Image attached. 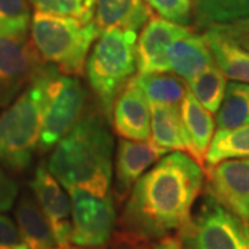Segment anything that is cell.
I'll use <instances>...</instances> for the list:
<instances>
[{"label": "cell", "mask_w": 249, "mask_h": 249, "mask_svg": "<svg viewBox=\"0 0 249 249\" xmlns=\"http://www.w3.org/2000/svg\"><path fill=\"white\" fill-rule=\"evenodd\" d=\"M205 183V169L190 154L162 157L134 184L121 216L116 238L157 244L188 220Z\"/></svg>", "instance_id": "6da1fadb"}, {"label": "cell", "mask_w": 249, "mask_h": 249, "mask_svg": "<svg viewBox=\"0 0 249 249\" xmlns=\"http://www.w3.org/2000/svg\"><path fill=\"white\" fill-rule=\"evenodd\" d=\"M114 139L96 112L83 114L52 152L47 168L65 190L83 188L108 196L112 181Z\"/></svg>", "instance_id": "7a4b0ae2"}, {"label": "cell", "mask_w": 249, "mask_h": 249, "mask_svg": "<svg viewBox=\"0 0 249 249\" xmlns=\"http://www.w3.org/2000/svg\"><path fill=\"white\" fill-rule=\"evenodd\" d=\"M101 31L96 21L82 22L35 11L31 22V42L40 61L70 76H82L91 46Z\"/></svg>", "instance_id": "3957f363"}, {"label": "cell", "mask_w": 249, "mask_h": 249, "mask_svg": "<svg viewBox=\"0 0 249 249\" xmlns=\"http://www.w3.org/2000/svg\"><path fill=\"white\" fill-rule=\"evenodd\" d=\"M137 37L133 31L108 28L101 31L90 50L86 64L89 86L108 119L116 97L136 75Z\"/></svg>", "instance_id": "277c9868"}, {"label": "cell", "mask_w": 249, "mask_h": 249, "mask_svg": "<svg viewBox=\"0 0 249 249\" xmlns=\"http://www.w3.org/2000/svg\"><path fill=\"white\" fill-rule=\"evenodd\" d=\"M43 70L45 67L0 115V163L16 173L28 169L39 150L45 103Z\"/></svg>", "instance_id": "5b68a950"}, {"label": "cell", "mask_w": 249, "mask_h": 249, "mask_svg": "<svg viewBox=\"0 0 249 249\" xmlns=\"http://www.w3.org/2000/svg\"><path fill=\"white\" fill-rule=\"evenodd\" d=\"M181 249H249V223L205 190L199 209L178 231Z\"/></svg>", "instance_id": "8992f818"}, {"label": "cell", "mask_w": 249, "mask_h": 249, "mask_svg": "<svg viewBox=\"0 0 249 249\" xmlns=\"http://www.w3.org/2000/svg\"><path fill=\"white\" fill-rule=\"evenodd\" d=\"M45 103L39 150L49 151L57 145L85 114L86 90L76 76L64 75L45 65Z\"/></svg>", "instance_id": "52a82bcc"}, {"label": "cell", "mask_w": 249, "mask_h": 249, "mask_svg": "<svg viewBox=\"0 0 249 249\" xmlns=\"http://www.w3.org/2000/svg\"><path fill=\"white\" fill-rule=\"evenodd\" d=\"M72 206L71 244L104 248L116 224V211L111 194L96 196L83 188L67 190Z\"/></svg>", "instance_id": "ba28073f"}, {"label": "cell", "mask_w": 249, "mask_h": 249, "mask_svg": "<svg viewBox=\"0 0 249 249\" xmlns=\"http://www.w3.org/2000/svg\"><path fill=\"white\" fill-rule=\"evenodd\" d=\"M43 67L28 36H0V108L10 106Z\"/></svg>", "instance_id": "9c48e42d"}, {"label": "cell", "mask_w": 249, "mask_h": 249, "mask_svg": "<svg viewBox=\"0 0 249 249\" xmlns=\"http://www.w3.org/2000/svg\"><path fill=\"white\" fill-rule=\"evenodd\" d=\"M31 190L50 223L57 245L71 244L72 206L68 191L50 173L45 163H39L31 181Z\"/></svg>", "instance_id": "30bf717a"}, {"label": "cell", "mask_w": 249, "mask_h": 249, "mask_svg": "<svg viewBox=\"0 0 249 249\" xmlns=\"http://www.w3.org/2000/svg\"><path fill=\"white\" fill-rule=\"evenodd\" d=\"M206 190L249 223V157L222 160L206 168Z\"/></svg>", "instance_id": "8fae6325"}, {"label": "cell", "mask_w": 249, "mask_h": 249, "mask_svg": "<svg viewBox=\"0 0 249 249\" xmlns=\"http://www.w3.org/2000/svg\"><path fill=\"white\" fill-rule=\"evenodd\" d=\"M193 29L165 18L152 16L137 37V71L139 73L170 72L168 50L172 43L190 34Z\"/></svg>", "instance_id": "7c38bea8"}, {"label": "cell", "mask_w": 249, "mask_h": 249, "mask_svg": "<svg viewBox=\"0 0 249 249\" xmlns=\"http://www.w3.org/2000/svg\"><path fill=\"white\" fill-rule=\"evenodd\" d=\"M166 152L150 140H119L115 158V196L118 201L129 196L139 178Z\"/></svg>", "instance_id": "4fadbf2b"}, {"label": "cell", "mask_w": 249, "mask_h": 249, "mask_svg": "<svg viewBox=\"0 0 249 249\" xmlns=\"http://www.w3.org/2000/svg\"><path fill=\"white\" fill-rule=\"evenodd\" d=\"M112 126L115 133L126 140L148 142L151 137V106L133 80L116 97Z\"/></svg>", "instance_id": "5bb4252c"}, {"label": "cell", "mask_w": 249, "mask_h": 249, "mask_svg": "<svg viewBox=\"0 0 249 249\" xmlns=\"http://www.w3.org/2000/svg\"><path fill=\"white\" fill-rule=\"evenodd\" d=\"M168 61L170 71L187 83L198 78L214 64L205 35L196 34L194 31L170 45Z\"/></svg>", "instance_id": "9a60e30c"}, {"label": "cell", "mask_w": 249, "mask_h": 249, "mask_svg": "<svg viewBox=\"0 0 249 249\" xmlns=\"http://www.w3.org/2000/svg\"><path fill=\"white\" fill-rule=\"evenodd\" d=\"M152 16L145 0H96L94 21L100 31L118 28L139 32Z\"/></svg>", "instance_id": "2e32d148"}, {"label": "cell", "mask_w": 249, "mask_h": 249, "mask_svg": "<svg viewBox=\"0 0 249 249\" xmlns=\"http://www.w3.org/2000/svg\"><path fill=\"white\" fill-rule=\"evenodd\" d=\"M18 231L28 249H52L57 245L50 223L34 194L25 191L16 206Z\"/></svg>", "instance_id": "e0dca14e"}, {"label": "cell", "mask_w": 249, "mask_h": 249, "mask_svg": "<svg viewBox=\"0 0 249 249\" xmlns=\"http://www.w3.org/2000/svg\"><path fill=\"white\" fill-rule=\"evenodd\" d=\"M180 114L191 142L190 155L205 169V157L214 134L213 116L190 90L180 104Z\"/></svg>", "instance_id": "ac0fdd59"}, {"label": "cell", "mask_w": 249, "mask_h": 249, "mask_svg": "<svg viewBox=\"0 0 249 249\" xmlns=\"http://www.w3.org/2000/svg\"><path fill=\"white\" fill-rule=\"evenodd\" d=\"M151 106V142L166 151L191 152V142L180 114V106Z\"/></svg>", "instance_id": "d6986e66"}, {"label": "cell", "mask_w": 249, "mask_h": 249, "mask_svg": "<svg viewBox=\"0 0 249 249\" xmlns=\"http://www.w3.org/2000/svg\"><path fill=\"white\" fill-rule=\"evenodd\" d=\"M214 64L223 75L232 82L249 85V53L237 45L232 39L214 29L204 32Z\"/></svg>", "instance_id": "ffe728a7"}, {"label": "cell", "mask_w": 249, "mask_h": 249, "mask_svg": "<svg viewBox=\"0 0 249 249\" xmlns=\"http://www.w3.org/2000/svg\"><path fill=\"white\" fill-rule=\"evenodd\" d=\"M132 80L142 90L150 104L180 106L188 93V85L184 79L169 72L137 73Z\"/></svg>", "instance_id": "44dd1931"}, {"label": "cell", "mask_w": 249, "mask_h": 249, "mask_svg": "<svg viewBox=\"0 0 249 249\" xmlns=\"http://www.w3.org/2000/svg\"><path fill=\"white\" fill-rule=\"evenodd\" d=\"M194 25L208 29L249 17V0H193Z\"/></svg>", "instance_id": "7402d4cb"}, {"label": "cell", "mask_w": 249, "mask_h": 249, "mask_svg": "<svg viewBox=\"0 0 249 249\" xmlns=\"http://www.w3.org/2000/svg\"><path fill=\"white\" fill-rule=\"evenodd\" d=\"M249 157V124L235 129H217L205 157V169L227 160Z\"/></svg>", "instance_id": "603a6c76"}, {"label": "cell", "mask_w": 249, "mask_h": 249, "mask_svg": "<svg viewBox=\"0 0 249 249\" xmlns=\"http://www.w3.org/2000/svg\"><path fill=\"white\" fill-rule=\"evenodd\" d=\"M217 129H235L249 124V85L227 83L222 106L216 112Z\"/></svg>", "instance_id": "cb8c5ba5"}, {"label": "cell", "mask_w": 249, "mask_h": 249, "mask_svg": "<svg viewBox=\"0 0 249 249\" xmlns=\"http://www.w3.org/2000/svg\"><path fill=\"white\" fill-rule=\"evenodd\" d=\"M188 90L211 114H216L222 106L223 97L227 88V78L219 67L213 64L198 78L190 80Z\"/></svg>", "instance_id": "d4e9b609"}, {"label": "cell", "mask_w": 249, "mask_h": 249, "mask_svg": "<svg viewBox=\"0 0 249 249\" xmlns=\"http://www.w3.org/2000/svg\"><path fill=\"white\" fill-rule=\"evenodd\" d=\"M29 0H0V36L27 37L32 14Z\"/></svg>", "instance_id": "484cf974"}, {"label": "cell", "mask_w": 249, "mask_h": 249, "mask_svg": "<svg viewBox=\"0 0 249 249\" xmlns=\"http://www.w3.org/2000/svg\"><path fill=\"white\" fill-rule=\"evenodd\" d=\"M35 11L70 17L82 22L94 19L96 0H29Z\"/></svg>", "instance_id": "4316f807"}, {"label": "cell", "mask_w": 249, "mask_h": 249, "mask_svg": "<svg viewBox=\"0 0 249 249\" xmlns=\"http://www.w3.org/2000/svg\"><path fill=\"white\" fill-rule=\"evenodd\" d=\"M158 16L183 27H190L194 21L193 0H145Z\"/></svg>", "instance_id": "83f0119b"}, {"label": "cell", "mask_w": 249, "mask_h": 249, "mask_svg": "<svg viewBox=\"0 0 249 249\" xmlns=\"http://www.w3.org/2000/svg\"><path fill=\"white\" fill-rule=\"evenodd\" d=\"M0 249H28L17 224L4 213H0Z\"/></svg>", "instance_id": "f1b7e54d"}, {"label": "cell", "mask_w": 249, "mask_h": 249, "mask_svg": "<svg viewBox=\"0 0 249 249\" xmlns=\"http://www.w3.org/2000/svg\"><path fill=\"white\" fill-rule=\"evenodd\" d=\"M17 196V183L0 166V213H4L13 208Z\"/></svg>", "instance_id": "f546056e"}, {"label": "cell", "mask_w": 249, "mask_h": 249, "mask_svg": "<svg viewBox=\"0 0 249 249\" xmlns=\"http://www.w3.org/2000/svg\"><path fill=\"white\" fill-rule=\"evenodd\" d=\"M208 29H214V31H217V32L223 34V35L231 37V36L240 35V34H244V32H248L249 17L242 18V19H238V21H234V22H230V24L213 25V27L208 28Z\"/></svg>", "instance_id": "4dcf8cb0"}, {"label": "cell", "mask_w": 249, "mask_h": 249, "mask_svg": "<svg viewBox=\"0 0 249 249\" xmlns=\"http://www.w3.org/2000/svg\"><path fill=\"white\" fill-rule=\"evenodd\" d=\"M115 249H154V244H134V242H127L121 238H116Z\"/></svg>", "instance_id": "1f68e13d"}, {"label": "cell", "mask_w": 249, "mask_h": 249, "mask_svg": "<svg viewBox=\"0 0 249 249\" xmlns=\"http://www.w3.org/2000/svg\"><path fill=\"white\" fill-rule=\"evenodd\" d=\"M154 249H181L176 238H166V240L160 241L154 244Z\"/></svg>", "instance_id": "d6a6232c"}, {"label": "cell", "mask_w": 249, "mask_h": 249, "mask_svg": "<svg viewBox=\"0 0 249 249\" xmlns=\"http://www.w3.org/2000/svg\"><path fill=\"white\" fill-rule=\"evenodd\" d=\"M229 37V36H227ZM230 39H232L237 45L242 47L245 52H248L249 53V31L248 32H244V34H240V35H235L231 36Z\"/></svg>", "instance_id": "836d02e7"}, {"label": "cell", "mask_w": 249, "mask_h": 249, "mask_svg": "<svg viewBox=\"0 0 249 249\" xmlns=\"http://www.w3.org/2000/svg\"><path fill=\"white\" fill-rule=\"evenodd\" d=\"M52 249H104V248H89V247H79V245H55Z\"/></svg>", "instance_id": "e575fe53"}]
</instances>
